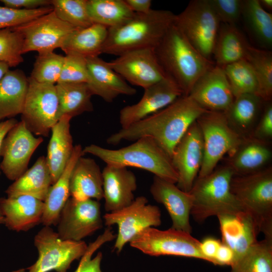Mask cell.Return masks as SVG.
<instances>
[{"instance_id": "obj_1", "label": "cell", "mask_w": 272, "mask_h": 272, "mask_svg": "<svg viewBox=\"0 0 272 272\" xmlns=\"http://www.w3.org/2000/svg\"><path fill=\"white\" fill-rule=\"evenodd\" d=\"M208 111L189 95H183L170 104L126 128H121L107 139L111 145L123 141H135L145 137L154 140L170 156L190 125Z\"/></svg>"}, {"instance_id": "obj_2", "label": "cell", "mask_w": 272, "mask_h": 272, "mask_svg": "<svg viewBox=\"0 0 272 272\" xmlns=\"http://www.w3.org/2000/svg\"><path fill=\"white\" fill-rule=\"evenodd\" d=\"M157 59L166 77L188 95L198 79L214 66L189 42L174 24L154 48Z\"/></svg>"}, {"instance_id": "obj_3", "label": "cell", "mask_w": 272, "mask_h": 272, "mask_svg": "<svg viewBox=\"0 0 272 272\" xmlns=\"http://www.w3.org/2000/svg\"><path fill=\"white\" fill-rule=\"evenodd\" d=\"M175 17L172 12L164 10L134 14L124 23L108 28L102 53L119 56L137 49L154 48L173 24Z\"/></svg>"}, {"instance_id": "obj_4", "label": "cell", "mask_w": 272, "mask_h": 272, "mask_svg": "<svg viewBox=\"0 0 272 272\" xmlns=\"http://www.w3.org/2000/svg\"><path fill=\"white\" fill-rule=\"evenodd\" d=\"M126 147L113 150L91 144L84 154L93 155L106 165L132 167L149 171L159 178L176 184L178 174L170 156L152 138H141Z\"/></svg>"}, {"instance_id": "obj_5", "label": "cell", "mask_w": 272, "mask_h": 272, "mask_svg": "<svg viewBox=\"0 0 272 272\" xmlns=\"http://www.w3.org/2000/svg\"><path fill=\"white\" fill-rule=\"evenodd\" d=\"M234 175L232 169L224 165L196 178L189 192L192 197L190 215L195 221L201 223L213 216L244 211L231 191Z\"/></svg>"}, {"instance_id": "obj_6", "label": "cell", "mask_w": 272, "mask_h": 272, "mask_svg": "<svg viewBox=\"0 0 272 272\" xmlns=\"http://www.w3.org/2000/svg\"><path fill=\"white\" fill-rule=\"evenodd\" d=\"M231 191L253 219L265 238H272V167L249 174L234 175Z\"/></svg>"}, {"instance_id": "obj_7", "label": "cell", "mask_w": 272, "mask_h": 272, "mask_svg": "<svg viewBox=\"0 0 272 272\" xmlns=\"http://www.w3.org/2000/svg\"><path fill=\"white\" fill-rule=\"evenodd\" d=\"M174 24L203 57L211 60L221 22L209 0L190 1Z\"/></svg>"}, {"instance_id": "obj_8", "label": "cell", "mask_w": 272, "mask_h": 272, "mask_svg": "<svg viewBox=\"0 0 272 272\" xmlns=\"http://www.w3.org/2000/svg\"><path fill=\"white\" fill-rule=\"evenodd\" d=\"M196 121L203 143V159L197 176L202 177L213 171L223 157L234 151L243 139L229 126L223 112L208 111Z\"/></svg>"}, {"instance_id": "obj_9", "label": "cell", "mask_w": 272, "mask_h": 272, "mask_svg": "<svg viewBox=\"0 0 272 272\" xmlns=\"http://www.w3.org/2000/svg\"><path fill=\"white\" fill-rule=\"evenodd\" d=\"M34 243L38 251L35 262L28 272H66L72 263L81 258L88 246L84 241L62 239L50 226H44L35 236Z\"/></svg>"}, {"instance_id": "obj_10", "label": "cell", "mask_w": 272, "mask_h": 272, "mask_svg": "<svg viewBox=\"0 0 272 272\" xmlns=\"http://www.w3.org/2000/svg\"><path fill=\"white\" fill-rule=\"evenodd\" d=\"M129 244L131 247L151 256L174 255L206 261L200 252L199 240L189 233L172 228L165 230L146 228Z\"/></svg>"}, {"instance_id": "obj_11", "label": "cell", "mask_w": 272, "mask_h": 272, "mask_svg": "<svg viewBox=\"0 0 272 272\" xmlns=\"http://www.w3.org/2000/svg\"><path fill=\"white\" fill-rule=\"evenodd\" d=\"M21 121L34 135L48 137L59 120L55 85L39 83L30 77Z\"/></svg>"}, {"instance_id": "obj_12", "label": "cell", "mask_w": 272, "mask_h": 272, "mask_svg": "<svg viewBox=\"0 0 272 272\" xmlns=\"http://www.w3.org/2000/svg\"><path fill=\"white\" fill-rule=\"evenodd\" d=\"M104 224L108 227L116 225L118 233L114 248L120 253L125 245L140 232L161 224V213L159 207L148 204L144 196L137 197L133 202L120 210L105 214Z\"/></svg>"}, {"instance_id": "obj_13", "label": "cell", "mask_w": 272, "mask_h": 272, "mask_svg": "<svg viewBox=\"0 0 272 272\" xmlns=\"http://www.w3.org/2000/svg\"><path fill=\"white\" fill-rule=\"evenodd\" d=\"M11 28L21 35L23 54L34 51L38 53L53 51L60 48L70 34L77 29L59 19L53 10Z\"/></svg>"}, {"instance_id": "obj_14", "label": "cell", "mask_w": 272, "mask_h": 272, "mask_svg": "<svg viewBox=\"0 0 272 272\" xmlns=\"http://www.w3.org/2000/svg\"><path fill=\"white\" fill-rule=\"evenodd\" d=\"M56 225L57 233L62 239L82 241L102 228L101 205L93 199L70 197Z\"/></svg>"}, {"instance_id": "obj_15", "label": "cell", "mask_w": 272, "mask_h": 272, "mask_svg": "<svg viewBox=\"0 0 272 272\" xmlns=\"http://www.w3.org/2000/svg\"><path fill=\"white\" fill-rule=\"evenodd\" d=\"M36 137L21 120L9 131L4 139L0 156L3 160L0 169L9 180L15 181L27 170L30 160L43 142Z\"/></svg>"}, {"instance_id": "obj_16", "label": "cell", "mask_w": 272, "mask_h": 272, "mask_svg": "<svg viewBox=\"0 0 272 272\" xmlns=\"http://www.w3.org/2000/svg\"><path fill=\"white\" fill-rule=\"evenodd\" d=\"M108 62L113 70L126 82L144 89L168 78L152 48L130 50Z\"/></svg>"}, {"instance_id": "obj_17", "label": "cell", "mask_w": 272, "mask_h": 272, "mask_svg": "<svg viewBox=\"0 0 272 272\" xmlns=\"http://www.w3.org/2000/svg\"><path fill=\"white\" fill-rule=\"evenodd\" d=\"M203 159V143L200 129L193 122L173 150L171 161L178 174L176 185L189 192L197 177Z\"/></svg>"}, {"instance_id": "obj_18", "label": "cell", "mask_w": 272, "mask_h": 272, "mask_svg": "<svg viewBox=\"0 0 272 272\" xmlns=\"http://www.w3.org/2000/svg\"><path fill=\"white\" fill-rule=\"evenodd\" d=\"M183 95L178 86L168 78L144 89L138 102L120 110L119 119L121 128H126L157 112Z\"/></svg>"}, {"instance_id": "obj_19", "label": "cell", "mask_w": 272, "mask_h": 272, "mask_svg": "<svg viewBox=\"0 0 272 272\" xmlns=\"http://www.w3.org/2000/svg\"><path fill=\"white\" fill-rule=\"evenodd\" d=\"M188 95L210 111L224 112L234 99L224 69L217 65L198 79Z\"/></svg>"}, {"instance_id": "obj_20", "label": "cell", "mask_w": 272, "mask_h": 272, "mask_svg": "<svg viewBox=\"0 0 272 272\" xmlns=\"http://www.w3.org/2000/svg\"><path fill=\"white\" fill-rule=\"evenodd\" d=\"M154 199L165 207L172 220L171 228L191 234L189 217L192 197L189 192L179 189L176 184L154 176L150 187Z\"/></svg>"}, {"instance_id": "obj_21", "label": "cell", "mask_w": 272, "mask_h": 272, "mask_svg": "<svg viewBox=\"0 0 272 272\" xmlns=\"http://www.w3.org/2000/svg\"><path fill=\"white\" fill-rule=\"evenodd\" d=\"M88 77L86 83L93 95L112 102L120 95L132 96L137 90L99 56L86 58Z\"/></svg>"}, {"instance_id": "obj_22", "label": "cell", "mask_w": 272, "mask_h": 272, "mask_svg": "<svg viewBox=\"0 0 272 272\" xmlns=\"http://www.w3.org/2000/svg\"><path fill=\"white\" fill-rule=\"evenodd\" d=\"M217 217L222 235L221 242L233 250L235 261L258 241L257 237L259 232L251 216L244 211Z\"/></svg>"}, {"instance_id": "obj_23", "label": "cell", "mask_w": 272, "mask_h": 272, "mask_svg": "<svg viewBox=\"0 0 272 272\" xmlns=\"http://www.w3.org/2000/svg\"><path fill=\"white\" fill-rule=\"evenodd\" d=\"M102 172L105 210L112 212L131 204L137 188L134 174L127 168L106 165Z\"/></svg>"}, {"instance_id": "obj_24", "label": "cell", "mask_w": 272, "mask_h": 272, "mask_svg": "<svg viewBox=\"0 0 272 272\" xmlns=\"http://www.w3.org/2000/svg\"><path fill=\"white\" fill-rule=\"evenodd\" d=\"M44 202L31 196L20 195L0 198L4 224L10 230L27 231L41 223Z\"/></svg>"}, {"instance_id": "obj_25", "label": "cell", "mask_w": 272, "mask_h": 272, "mask_svg": "<svg viewBox=\"0 0 272 272\" xmlns=\"http://www.w3.org/2000/svg\"><path fill=\"white\" fill-rule=\"evenodd\" d=\"M228 156L226 165L232 169L234 175H243L267 167L272 152L269 142L249 137L243 139L240 144Z\"/></svg>"}, {"instance_id": "obj_26", "label": "cell", "mask_w": 272, "mask_h": 272, "mask_svg": "<svg viewBox=\"0 0 272 272\" xmlns=\"http://www.w3.org/2000/svg\"><path fill=\"white\" fill-rule=\"evenodd\" d=\"M85 154L80 145L74 146L71 157L62 173L50 186L44 200L41 223L44 226H56L60 213L70 198L71 174L78 160Z\"/></svg>"}, {"instance_id": "obj_27", "label": "cell", "mask_w": 272, "mask_h": 272, "mask_svg": "<svg viewBox=\"0 0 272 272\" xmlns=\"http://www.w3.org/2000/svg\"><path fill=\"white\" fill-rule=\"evenodd\" d=\"M70 192L77 199L103 198L102 172L93 159L82 156L78 159L71 174Z\"/></svg>"}, {"instance_id": "obj_28", "label": "cell", "mask_w": 272, "mask_h": 272, "mask_svg": "<svg viewBox=\"0 0 272 272\" xmlns=\"http://www.w3.org/2000/svg\"><path fill=\"white\" fill-rule=\"evenodd\" d=\"M71 119L67 116L61 117L51 129L45 158L53 183L62 173L74 150L70 130Z\"/></svg>"}, {"instance_id": "obj_29", "label": "cell", "mask_w": 272, "mask_h": 272, "mask_svg": "<svg viewBox=\"0 0 272 272\" xmlns=\"http://www.w3.org/2000/svg\"><path fill=\"white\" fill-rule=\"evenodd\" d=\"M263 101L258 96L245 94L234 98L223 112L231 128L242 139L249 138L259 118Z\"/></svg>"}, {"instance_id": "obj_30", "label": "cell", "mask_w": 272, "mask_h": 272, "mask_svg": "<svg viewBox=\"0 0 272 272\" xmlns=\"http://www.w3.org/2000/svg\"><path fill=\"white\" fill-rule=\"evenodd\" d=\"M53 184L45 157H39L33 166L6 189L7 196L26 195L43 201Z\"/></svg>"}, {"instance_id": "obj_31", "label": "cell", "mask_w": 272, "mask_h": 272, "mask_svg": "<svg viewBox=\"0 0 272 272\" xmlns=\"http://www.w3.org/2000/svg\"><path fill=\"white\" fill-rule=\"evenodd\" d=\"M29 81L20 70H9L0 81V121L21 114Z\"/></svg>"}, {"instance_id": "obj_32", "label": "cell", "mask_w": 272, "mask_h": 272, "mask_svg": "<svg viewBox=\"0 0 272 272\" xmlns=\"http://www.w3.org/2000/svg\"><path fill=\"white\" fill-rule=\"evenodd\" d=\"M108 31L106 27L95 23L77 29L67 37L60 48L65 54L74 53L85 58L99 56L102 53Z\"/></svg>"}, {"instance_id": "obj_33", "label": "cell", "mask_w": 272, "mask_h": 272, "mask_svg": "<svg viewBox=\"0 0 272 272\" xmlns=\"http://www.w3.org/2000/svg\"><path fill=\"white\" fill-rule=\"evenodd\" d=\"M249 45L236 25L221 24L213 54L216 65L223 67L244 59Z\"/></svg>"}, {"instance_id": "obj_34", "label": "cell", "mask_w": 272, "mask_h": 272, "mask_svg": "<svg viewBox=\"0 0 272 272\" xmlns=\"http://www.w3.org/2000/svg\"><path fill=\"white\" fill-rule=\"evenodd\" d=\"M58 100V117L72 118L85 112L92 111L93 96L87 84L82 83H57L55 84Z\"/></svg>"}, {"instance_id": "obj_35", "label": "cell", "mask_w": 272, "mask_h": 272, "mask_svg": "<svg viewBox=\"0 0 272 272\" xmlns=\"http://www.w3.org/2000/svg\"><path fill=\"white\" fill-rule=\"evenodd\" d=\"M245 26L263 48L272 46V15L265 10L258 0H244L241 13Z\"/></svg>"}, {"instance_id": "obj_36", "label": "cell", "mask_w": 272, "mask_h": 272, "mask_svg": "<svg viewBox=\"0 0 272 272\" xmlns=\"http://www.w3.org/2000/svg\"><path fill=\"white\" fill-rule=\"evenodd\" d=\"M87 8L93 23L108 28L124 23L135 14L124 0H87Z\"/></svg>"}, {"instance_id": "obj_37", "label": "cell", "mask_w": 272, "mask_h": 272, "mask_svg": "<svg viewBox=\"0 0 272 272\" xmlns=\"http://www.w3.org/2000/svg\"><path fill=\"white\" fill-rule=\"evenodd\" d=\"M231 268L230 272H272V238L257 241Z\"/></svg>"}, {"instance_id": "obj_38", "label": "cell", "mask_w": 272, "mask_h": 272, "mask_svg": "<svg viewBox=\"0 0 272 272\" xmlns=\"http://www.w3.org/2000/svg\"><path fill=\"white\" fill-rule=\"evenodd\" d=\"M253 69L257 78L258 96L264 102L272 98V52L249 46L245 57Z\"/></svg>"}, {"instance_id": "obj_39", "label": "cell", "mask_w": 272, "mask_h": 272, "mask_svg": "<svg viewBox=\"0 0 272 272\" xmlns=\"http://www.w3.org/2000/svg\"><path fill=\"white\" fill-rule=\"evenodd\" d=\"M234 98L245 94L258 96L259 86L255 74L248 62L242 59L222 67Z\"/></svg>"}, {"instance_id": "obj_40", "label": "cell", "mask_w": 272, "mask_h": 272, "mask_svg": "<svg viewBox=\"0 0 272 272\" xmlns=\"http://www.w3.org/2000/svg\"><path fill=\"white\" fill-rule=\"evenodd\" d=\"M56 16L77 29L87 28L93 23L87 11V0H51Z\"/></svg>"}, {"instance_id": "obj_41", "label": "cell", "mask_w": 272, "mask_h": 272, "mask_svg": "<svg viewBox=\"0 0 272 272\" xmlns=\"http://www.w3.org/2000/svg\"><path fill=\"white\" fill-rule=\"evenodd\" d=\"M64 56L53 51L38 53L30 78L41 83L55 85L62 71Z\"/></svg>"}, {"instance_id": "obj_42", "label": "cell", "mask_w": 272, "mask_h": 272, "mask_svg": "<svg viewBox=\"0 0 272 272\" xmlns=\"http://www.w3.org/2000/svg\"><path fill=\"white\" fill-rule=\"evenodd\" d=\"M21 35L12 28L0 30V61L15 67L23 61Z\"/></svg>"}, {"instance_id": "obj_43", "label": "cell", "mask_w": 272, "mask_h": 272, "mask_svg": "<svg viewBox=\"0 0 272 272\" xmlns=\"http://www.w3.org/2000/svg\"><path fill=\"white\" fill-rule=\"evenodd\" d=\"M52 11L51 6L34 10L15 9L0 6V30L21 25Z\"/></svg>"}, {"instance_id": "obj_44", "label": "cell", "mask_w": 272, "mask_h": 272, "mask_svg": "<svg viewBox=\"0 0 272 272\" xmlns=\"http://www.w3.org/2000/svg\"><path fill=\"white\" fill-rule=\"evenodd\" d=\"M115 237L116 235L113 234L110 227L106 229L95 241L88 246L86 253L81 257L78 267L74 272H102L101 269L102 253L98 252L94 258H92V255L102 245L113 240Z\"/></svg>"}, {"instance_id": "obj_45", "label": "cell", "mask_w": 272, "mask_h": 272, "mask_svg": "<svg viewBox=\"0 0 272 272\" xmlns=\"http://www.w3.org/2000/svg\"><path fill=\"white\" fill-rule=\"evenodd\" d=\"M87 77L86 58L76 54H66L57 83H86Z\"/></svg>"}, {"instance_id": "obj_46", "label": "cell", "mask_w": 272, "mask_h": 272, "mask_svg": "<svg viewBox=\"0 0 272 272\" xmlns=\"http://www.w3.org/2000/svg\"><path fill=\"white\" fill-rule=\"evenodd\" d=\"M221 23L236 25L241 17L243 0H209Z\"/></svg>"}, {"instance_id": "obj_47", "label": "cell", "mask_w": 272, "mask_h": 272, "mask_svg": "<svg viewBox=\"0 0 272 272\" xmlns=\"http://www.w3.org/2000/svg\"><path fill=\"white\" fill-rule=\"evenodd\" d=\"M250 137L269 142L272 138V104L266 102Z\"/></svg>"}, {"instance_id": "obj_48", "label": "cell", "mask_w": 272, "mask_h": 272, "mask_svg": "<svg viewBox=\"0 0 272 272\" xmlns=\"http://www.w3.org/2000/svg\"><path fill=\"white\" fill-rule=\"evenodd\" d=\"M5 7L23 10H34L51 6L50 0H0Z\"/></svg>"}, {"instance_id": "obj_49", "label": "cell", "mask_w": 272, "mask_h": 272, "mask_svg": "<svg viewBox=\"0 0 272 272\" xmlns=\"http://www.w3.org/2000/svg\"><path fill=\"white\" fill-rule=\"evenodd\" d=\"M221 244V241L213 237H206L200 241V250L207 261L217 265L215 257Z\"/></svg>"}, {"instance_id": "obj_50", "label": "cell", "mask_w": 272, "mask_h": 272, "mask_svg": "<svg viewBox=\"0 0 272 272\" xmlns=\"http://www.w3.org/2000/svg\"><path fill=\"white\" fill-rule=\"evenodd\" d=\"M234 257L233 250L228 246L221 242L215 257L216 265L231 266L234 261Z\"/></svg>"}, {"instance_id": "obj_51", "label": "cell", "mask_w": 272, "mask_h": 272, "mask_svg": "<svg viewBox=\"0 0 272 272\" xmlns=\"http://www.w3.org/2000/svg\"><path fill=\"white\" fill-rule=\"evenodd\" d=\"M129 9L135 14H145L151 9V0H124Z\"/></svg>"}, {"instance_id": "obj_52", "label": "cell", "mask_w": 272, "mask_h": 272, "mask_svg": "<svg viewBox=\"0 0 272 272\" xmlns=\"http://www.w3.org/2000/svg\"><path fill=\"white\" fill-rule=\"evenodd\" d=\"M18 121L14 118L0 121V153L4 139L9 131L17 123ZM1 171L0 169V175Z\"/></svg>"}, {"instance_id": "obj_53", "label": "cell", "mask_w": 272, "mask_h": 272, "mask_svg": "<svg viewBox=\"0 0 272 272\" xmlns=\"http://www.w3.org/2000/svg\"><path fill=\"white\" fill-rule=\"evenodd\" d=\"M10 66L8 64L0 61V81L9 70Z\"/></svg>"}, {"instance_id": "obj_54", "label": "cell", "mask_w": 272, "mask_h": 272, "mask_svg": "<svg viewBox=\"0 0 272 272\" xmlns=\"http://www.w3.org/2000/svg\"><path fill=\"white\" fill-rule=\"evenodd\" d=\"M261 6L265 10H271L272 9V0H258Z\"/></svg>"}, {"instance_id": "obj_55", "label": "cell", "mask_w": 272, "mask_h": 272, "mask_svg": "<svg viewBox=\"0 0 272 272\" xmlns=\"http://www.w3.org/2000/svg\"><path fill=\"white\" fill-rule=\"evenodd\" d=\"M4 217L0 210V224H4Z\"/></svg>"}, {"instance_id": "obj_56", "label": "cell", "mask_w": 272, "mask_h": 272, "mask_svg": "<svg viewBox=\"0 0 272 272\" xmlns=\"http://www.w3.org/2000/svg\"><path fill=\"white\" fill-rule=\"evenodd\" d=\"M12 272H26V270L25 269L21 268L16 270H14Z\"/></svg>"}]
</instances>
